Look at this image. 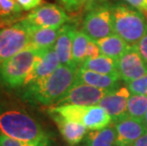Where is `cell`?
<instances>
[{"label":"cell","mask_w":147,"mask_h":146,"mask_svg":"<svg viewBox=\"0 0 147 146\" xmlns=\"http://www.w3.org/2000/svg\"><path fill=\"white\" fill-rule=\"evenodd\" d=\"M78 69L74 66L61 65L49 76L27 85L24 99L33 104H55L76 82Z\"/></svg>","instance_id":"cell-1"},{"label":"cell","mask_w":147,"mask_h":146,"mask_svg":"<svg viewBox=\"0 0 147 146\" xmlns=\"http://www.w3.org/2000/svg\"><path fill=\"white\" fill-rule=\"evenodd\" d=\"M0 134L27 142L49 144L42 126L30 115L14 109H0Z\"/></svg>","instance_id":"cell-2"},{"label":"cell","mask_w":147,"mask_h":146,"mask_svg":"<svg viewBox=\"0 0 147 146\" xmlns=\"http://www.w3.org/2000/svg\"><path fill=\"white\" fill-rule=\"evenodd\" d=\"M114 33L129 46L136 45L147 33V21L143 12L127 3L111 4Z\"/></svg>","instance_id":"cell-3"},{"label":"cell","mask_w":147,"mask_h":146,"mask_svg":"<svg viewBox=\"0 0 147 146\" xmlns=\"http://www.w3.org/2000/svg\"><path fill=\"white\" fill-rule=\"evenodd\" d=\"M47 49L29 46L0 64V83L10 88L26 86L33 67Z\"/></svg>","instance_id":"cell-4"},{"label":"cell","mask_w":147,"mask_h":146,"mask_svg":"<svg viewBox=\"0 0 147 146\" xmlns=\"http://www.w3.org/2000/svg\"><path fill=\"white\" fill-rule=\"evenodd\" d=\"M49 113L58 115L70 122L81 123L88 130H100L112 123L111 117L100 105H57L49 108Z\"/></svg>","instance_id":"cell-5"},{"label":"cell","mask_w":147,"mask_h":146,"mask_svg":"<svg viewBox=\"0 0 147 146\" xmlns=\"http://www.w3.org/2000/svg\"><path fill=\"white\" fill-rule=\"evenodd\" d=\"M30 28L23 18L0 30V64L29 48Z\"/></svg>","instance_id":"cell-6"},{"label":"cell","mask_w":147,"mask_h":146,"mask_svg":"<svg viewBox=\"0 0 147 146\" xmlns=\"http://www.w3.org/2000/svg\"><path fill=\"white\" fill-rule=\"evenodd\" d=\"M81 30L94 41L114 34L111 4L104 3L90 9L84 18Z\"/></svg>","instance_id":"cell-7"},{"label":"cell","mask_w":147,"mask_h":146,"mask_svg":"<svg viewBox=\"0 0 147 146\" xmlns=\"http://www.w3.org/2000/svg\"><path fill=\"white\" fill-rule=\"evenodd\" d=\"M24 19L32 27L52 29H60L70 21L67 11L60 5L52 3L39 6Z\"/></svg>","instance_id":"cell-8"},{"label":"cell","mask_w":147,"mask_h":146,"mask_svg":"<svg viewBox=\"0 0 147 146\" xmlns=\"http://www.w3.org/2000/svg\"><path fill=\"white\" fill-rule=\"evenodd\" d=\"M109 91L110 90L97 88L84 83H74L71 88L52 106L64 104L82 105V106L98 105L100 101Z\"/></svg>","instance_id":"cell-9"},{"label":"cell","mask_w":147,"mask_h":146,"mask_svg":"<svg viewBox=\"0 0 147 146\" xmlns=\"http://www.w3.org/2000/svg\"><path fill=\"white\" fill-rule=\"evenodd\" d=\"M117 69L120 79L128 83L147 74V65L131 46L117 61Z\"/></svg>","instance_id":"cell-10"},{"label":"cell","mask_w":147,"mask_h":146,"mask_svg":"<svg viewBox=\"0 0 147 146\" xmlns=\"http://www.w3.org/2000/svg\"><path fill=\"white\" fill-rule=\"evenodd\" d=\"M131 96L130 91L125 86L110 90L102 99L98 105L102 107L112 119V123L129 117L127 114V104Z\"/></svg>","instance_id":"cell-11"},{"label":"cell","mask_w":147,"mask_h":146,"mask_svg":"<svg viewBox=\"0 0 147 146\" xmlns=\"http://www.w3.org/2000/svg\"><path fill=\"white\" fill-rule=\"evenodd\" d=\"M117 141L116 144L121 146H131L138 139L147 133V128L143 120L126 117L124 119L113 122Z\"/></svg>","instance_id":"cell-12"},{"label":"cell","mask_w":147,"mask_h":146,"mask_svg":"<svg viewBox=\"0 0 147 146\" xmlns=\"http://www.w3.org/2000/svg\"><path fill=\"white\" fill-rule=\"evenodd\" d=\"M60 66V59L54 48L47 49L34 66L32 72L26 83V86L49 76Z\"/></svg>","instance_id":"cell-13"},{"label":"cell","mask_w":147,"mask_h":146,"mask_svg":"<svg viewBox=\"0 0 147 146\" xmlns=\"http://www.w3.org/2000/svg\"><path fill=\"white\" fill-rule=\"evenodd\" d=\"M76 30L77 28L72 24L67 23L64 25L61 28L57 41L53 46L63 66H74L72 63V45Z\"/></svg>","instance_id":"cell-14"},{"label":"cell","mask_w":147,"mask_h":146,"mask_svg":"<svg viewBox=\"0 0 147 146\" xmlns=\"http://www.w3.org/2000/svg\"><path fill=\"white\" fill-rule=\"evenodd\" d=\"M120 77L113 75H105L79 67L77 72V79L75 83H84L97 88L112 90L119 87Z\"/></svg>","instance_id":"cell-15"},{"label":"cell","mask_w":147,"mask_h":146,"mask_svg":"<svg viewBox=\"0 0 147 146\" xmlns=\"http://www.w3.org/2000/svg\"><path fill=\"white\" fill-rule=\"evenodd\" d=\"M49 115L55 123L57 124V127L62 137L69 145L79 144L81 141H84L87 133H88V129L83 124L65 120L58 115Z\"/></svg>","instance_id":"cell-16"},{"label":"cell","mask_w":147,"mask_h":146,"mask_svg":"<svg viewBox=\"0 0 147 146\" xmlns=\"http://www.w3.org/2000/svg\"><path fill=\"white\" fill-rule=\"evenodd\" d=\"M60 29L52 28H30V46L38 49H49L54 46L60 33Z\"/></svg>","instance_id":"cell-17"},{"label":"cell","mask_w":147,"mask_h":146,"mask_svg":"<svg viewBox=\"0 0 147 146\" xmlns=\"http://www.w3.org/2000/svg\"><path fill=\"white\" fill-rule=\"evenodd\" d=\"M96 42L101 50V54L115 61H118L121 55L131 46L115 33Z\"/></svg>","instance_id":"cell-18"},{"label":"cell","mask_w":147,"mask_h":146,"mask_svg":"<svg viewBox=\"0 0 147 146\" xmlns=\"http://www.w3.org/2000/svg\"><path fill=\"white\" fill-rule=\"evenodd\" d=\"M84 141V146H114L117 141V133L113 123L105 128L89 131Z\"/></svg>","instance_id":"cell-19"},{"label":"cell","mask_w":147,"mask_h":146,"mask_svg":"<svg viewBox=\"0 0 147 146\" xmlns=\"http://www.w3.org/2000/svg\"><path fill=\"white\" fill-rule=\"evenodd\" d=\"M80 67L86 70L94 71L97 73L105 74V75L119 76L117 61L106 57L105 55H100V56L92 59H86Z\"/></svg>","instance_id":"cell-20"},{"label":"cell","mask_w":147,"mask_h":146,"mask_svg":"<svg viewBox=\"0 0 147 146\" xmlns=\"http://www.w3.org/2000/svg\"><path fill=\"white\" fill-rule=\"evenodd\" d=\"M21 12L15 0H0V20L3 28L20 21Z\"/></svg>","instance_id":"cell-21"},{"label":"cell","mask_w":147,"mask_h":146,"mask_svg":"<svg viewBox=\"0 0 147 146\" xmlns=\"http://www.w3.org/2000/svg\"><path fill=\"white\" fill-rule=\"evenodd\" d=\"M90 40L82 30H76L72 45V63L75 67H80L86 60V49Z\"/></svg>","instance_id":"cell-22"},{"label":"cell","mask_w":147,"mask_h":146,"mask_svg":"<svg viewBox=\"0 0 147 146\" xmlns=\"http://www.w3.org/2000/svg\"><path fill=\"white\" fill-rule=\"evenodd\" d=\"M147 112V96L131 94L127 104V114L131 118L143 120Z\"/></svg>","instance_id":"cell-23"},{"label":"cell","mask_w":147,"mask_h":146,"mask_svg":"<svg viewBox=\"0 0 147 146\" xmlns=\"http://www.w3.org/2000/svg\"><path fill=\"white\" fill-rule=\"evenodd\" d=\"M95 1L97 0H57L58 4L68 12L78 11L86 6L93 4Z\"/></svg>","instance_id":"cell-24"},{"label":"cell","mask_w":147,"mask_h":146,"mask_svg":"<svg viewBox=\"0 0 147 146\" xmlns=\"http://www.w3.org/2000/svg\"><path fill=\"white\" fill-rule=\"evenodd\" d=\"M126 87L131 94L147 96V74L133 82L128 83Z\"/></svg>","instance_id":"cell-25"},{"label":"cell","mask_w":147,"mask_h":146,"mask_svg":"<svg viewBox=\"0 0 147 146\" xmlns=\"http://www.w3.org/2000/svg\"><path fill=\"white\" fill-rule=\"evenodd\" d=\"M0 146H49L48 143H37V142H27L11 139L9 137L0 134Z\"/></svg>","instance_id":"cell-26"},{"label":"cell","mask_w":147,"mask_h":146,"mask_svg":"<svg viewBox=\"0 0 147 146\" xmlns=\"http://www.w3.org/2000/svg\"><path fill=\"white\" fill-rule=\"evenodd\" d=\"M22 11H32L41 6L43 0H15Z\"/></svg>","instance_id":"cell-27"},{"label":"cell","mask_w":147,"mask_h":146,"mask_svg":"<svg viewBox=\"0 0 147 146\" xmlns=\"http://www.w3.org/2000/svg\"><path fill=\"white\" fill-rule=\"evenodd\" d=\"M133 46L136 48V50L139 52L140 57L142 58V60L147 65V33Z\"/></svg>","instance_id":"cell-28"},{"label":"cell","mask_w":147,"mask_h":146,"mask_svg":"<svg viewBox=\"0 0 147 146\" xmlns=\"http://www.w3.org/2000/svg\"><path fill=\"white\" fill-rule=\"evenodd\" d=\"M101 54V50H100V48L97 42L94 40H90L88 43V46H87V49H86V59H92V58H96L100 56Z\"/></svg>","instance_id":"cell-29"},{"label":"cell","mask_w":147,"mask_h":146,"mask_svg":"<svg viewBox=\"0 0 147 146\" xmlns=\"http://www.w3.org/2000/svg\"><path fill=\"white\" fill-rule=\"evenodd\" d=\"M123 1L143 13L147 12V0H123Z\"/></svg>","instance_id":"cell-30"},{"label":"cell","mask_w":147,"mask_h":146,"mask_svg":"<svg viewBox=\"0 0 147 146\" xmlns=\"http://www.w3.org/2000/svg\"><path fill=\"white\" fill-rule=\"evenodd\" d=\"M131 146H147V133L138 139Z\"/></svg>","instance_id":"cell-31"},{"label":"cell","mask_w":147,"mask_h":146,"mask_svg":"<svg viewBox=\"0 0 147 146\" xmlns=\"http://www.w3.org/2000/svg\"><path fill=\"white\" fill-rule=\"evenodd\" d=\"M143 122H144V124H145V126L147 128V112H146L145 116H144V119H143Z\"/></svg>","instance_id":"cell-32"},{"label":"cell","mask_w":147,"mask_h":146,"mask_svg":"<svg viewBox=\"0 0 147 146\" xmlns=\"http://www.w3.org/2000/svg\"><path fill=\"white\" fill-rule=\"evenodd\" d=\"M2 28H3V27H2V24H1V20H0V30H1Z\"/></svg>","instance_id":"cell-33"},{"label":"cell","mask_w":147,"mask_h":146,"mask_svg":"<svg viewBox=\"0 0 147 146\" xmlns=\"http://www.w3.org/2000/svg\"><path fill=\"white\" fill-rule=\"evenodd\" d=\"M144 15H145V17H146V21H147V12H146V13H144Z\"/></svg>","instance_id":"cell-34"},{"label":"cell","mask_w":147,"mask_h":146,"mask_svg":"<svg viewBox=\"0 0 147 146\" xmlns=\"http://www.w3.org/2000/svg\"><path fill=\"white\" fill-rule=\"evenodd\" d=\"M114 146H121V145H118V144H115Z\"/></svg>","instance_id":"cell-35"}]
</instances>
